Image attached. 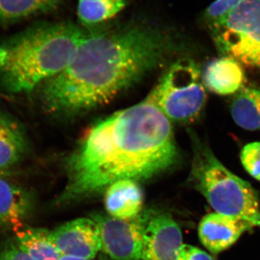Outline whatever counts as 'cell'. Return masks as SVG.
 <instances>
[{"label":"cell","mask_w":260,"mask_h":260,"mask_svg":"<svg viewBox=\"0 0 260 260\" xmlns=\"http://www.w3.org/2000/svg\"><path fill=\"white\" fill-rule=\"evenodd\" d=\"M175 47L170 34L150 24L85 34L68 66L36 90L48 114L75 115L110 102Z\"/></svg>","instance_id":"obj_1"},{"label":"cell","mask_w":260,"mask_h":260,"mask_svg":"<svg viewBox=\"0 0 260 260\" xmlns=\"http://www.w3.org/2000/svg\"><path fill=\"white\" fill-rule=\"evenodd\" d=\"M171 121L145 99L94 124L65 162L68 181L56 203L99 194L122 179L144 180L179 159Z\"/></svg>","instance_id":"obj_2"},{"label":"cell","mask_w":260,"mask_h":260,"mask_svg":"<svg viewBox=\"0 0 260 260\" xmlns=\"http://www.w3.org/2000/svg\"><path fill=\"white\" fill-rule=\"evenodd\" d=\"M85 34L70 23H43L0 44V86L30 93L68 66Z\"/></svg>","instance_id":"obj_3"},{"label":"cell","mask_w":260,"mask_h":260,"mask_svg":"<svg viewBox=\"0 0 260 260\" xmlns=\"http://www.w3.org/2000/svg\"><path fill=\"white\" fill-rule=\"evenodd\" d=\"M193 159L189 181L216 213L242 219L260 229L259 198L249 182L229 171L209 145L192 138Z\"/></svg>","instance_id":"obj_4"},{"label":"cell","mask_w":260,"mask_h":260,"mask_svg":"<svg viewBox=\"0 0 260 260\" xmlns=\"http://www.w3.org/2000/svg\"><path fill=\"white\" fill-rule=\"evenodd\" d=\"M146 100L170 121L187 123L196 119L204 109L207 100L198 65L187 59L174 62L162 75Z\"/></svg>","instance_id":"obj_5"},{"label":"cell","mask_w":260,"mask_h":260,"mask_svg":"<svg viewBox=\"0 0 260 260\" xmlns=\"http://www.w3.org/2000/svg\"><path fill=\"white\" fill-rule=\"evenodd\" d=\"M208 27L222 56L260 70V0H244Z\"/></svg>","instance_id":"obj_6"},{"label":"cell","mask_w":260,"mask_h":260,"mask_svg":"<svg viewBox=\"0 0 260 260\" xmlns=\"http://www.w3.org/2000/svg\"><path fill=\"white\" fill-rule=\"evenodd\" d=\"M150 212L134 218L119 219L109 214L90 215L100 234L102 251L111 260H141L143 235Z\"/></svg>","instance_id":"obj_7"},{"label":"cell","mask_w":260,"mask_h":260,"mask_svg":"<svg viewBox=\"0 0 260 260\" xmlns=\"http://www.w3.org/2000/svg\"><path fill=\"white\" fill-rule=\"evenodd\" d=\"M183 244L180 228L171 215L150 211L143 235L142 260H177Z\"/></svg>","instance_id":"obj_8"},{"label":"cell","mask_w":260,"mask_h":260,"mask_svg":"<svg viewBox=\"0 0 260 260\" xmlns=\"http://www.w3.org/2000/svg\"><path fill=\"white\" fill-rule=\"evenodd\" d=\"M50 234L61 255L92 260L102 248L99 227L91 218L67 222L51 231Z\"/></svg>","instance_id":"obj_9"},{"label":"cell","mask_w":260,"mask_h":260,"mask_svg":"<svg viewBox=\"0 0 260 260\" xmlns=\"http://www.w3.org/2000/svg\"><path fill=\"white\" fill-rule=\"evenodd\" d=\"M0 176V225L16 233L26 226L35 199L28 188Z\"/></svg>","instance_id":"obj_10"},{"label":"cell","mask_w":260,"mask_h":260,"mask_svg":"<svg viewBox=\"0 0 260 260\" xmlns=\"http://www.w3.org/2000/svg\"><path fill=\"white\" fill-rule=\"evenodd\" d=\"M253 225L242 219L216 213L205 215L198 227V235L203 246L213 254L232 246Z\"/></svg>","instance_id":"obj_11"},{"label":"cell","mask_w":260,"mask_h":260,"mask_svg":"<svg viewBox=\"0 0 260 260\" xmlns=\"http://www.w3.org/2000/svg\"><path fill=\"white\" fill-rule=\"evenodd\" d=\"M202 78L210 91L221 95L237 93L245 83L242 64L228 56H222L208 63Z\"/></svg>","instance_id":"obj_12"},{"label":"cell","mask_w":260,"mask_h":260,"mask_svg":"<svg viewBox=\"0 0 260 260\" xmlns=\"http://www.w3.org/2000/svg\"><path fill=\"white\" fill-rule=\"evenodd\" d=\"M104 203L108 214L114 218H134L143 209V191L134 180L115 181L106 189Z\"/></svg>","instance_id":"obj_13"},{"label":"cell","mask_w":260,"mask_h":260,"mask_svg":"<svg viewBox=\"0 0 260 260\" xmlns=\"http://www.w3.org/2000/svg\"><path fill=\"white\" fill-rule=\"evenodd\" d=\"M28 142L18 123L0 114V171L10 172L23 160Z\"/></svg>","instance_id":"obj_14"},{"label":"cell","mask_w":260,"mask_h":260,"mask_svg":"<svg viewBox=\"0 0 260 260\" xmlns=\"http://www.w3.org/2000/svg\"><path fill=\"white\" fill-rule=\"evenodd\" d=\"M231 114L236 124L243 129L260 130V88L240 89L231 104Z\"/></svg>","instance_id":"obj_15"},{"label":"cell","mask_w":260,"mask_h":260,"mask_svg":"<svg viewBox=\"0 0 260 260\" xmlns=\"http://www.w3.org/2000/svg\"><path fill=\"white\" fill-rule=\"evenodd\" d=\"M50 233L47 229L26 225L15 233L14 239L34 260H57L61 254L51 240Z\"/></svg>","instance_id":"obj_16"},{"label":"cell","mask_w":260,"mask_h":260,"mask_svg":"<svg viewBox=\"0 0 260 260\" xmlns=\"http://www.w3.org/2000/svg\"><path fill=\"white\" fill-rule=\"evenodd\" d=\"M59 0H0V23H11L55 8Z\"/></svg>","instance_id":"obj_17"},{"label":"cell","mask_w":260,"mask_h":260,"mask_svg":"<svg viewBox=\"0 0 260 260\" xmlns=\"http://www.w3.org/2000/svg\"><path fill=\"white\" fill-rule=\"evenodd\" d=\"M126 5V0H78V18L84 25H96L115 17Z\"/></svg>","instance_id":"obj_18"},{"label":"cell","mask_w":260,"mask_h":260,"mask_svg":"<svg viewBox=\"0 0 260 260\" xmlns=\"http://www.w3.org/2000/svg\"><path fill=\"white\" fill-rule=\"evenodd\" d=\"M240 158L246 172L260 181V142L246 145L241 151Z\"/></svg>","instance_id":"obj_19"},{"label":"cell","mask_w":260,"mask_h":260,"mask_svg":"<svg viewBox=\"0 0 260 260\" xmlns=\"http://www.w3.org/2000/svg\"><path fill=\"white\" fill-rule=\"evenodd\" d=\"M244 0H216L205 10L203 18L208 25L229 15Z\"/></svg>","instance_id":"obj_20"},{"label":"cell","mask_w":260,"mask_h":260,"mask_svg":"<svg viewBox=\"0 0 260 260\" xmlns=\"http://www.w3.org/2000/svg\"><path fill=\"white\" fill-rule=\"evenodd\" d=\"M0 260H34L19 247L14 239L0 243Z\"/></svg>","instance_id":"obj_21"},{"label":"cell","mask_w":260,"mask_h":260,"mask_svg":"<svg viewBox=\"0 0 260 260\" xmlns=\"http://www.w3.org/2000/svg\"><path fill=\"white\" fill-rule=\"evenodd\" d=\"M177 260H214L213 256H210L205 251L201 250L199 248L189 244H183L179 251Z\"/></svg>","instance_id":"obj_22"},{"label":"cell","mask_w":260,"mask_h":260,"mask_svg":"<svg viewBox=\"0 0 260 260\" xmlns=\"http://www.w3.org/2000/svg\"><path fill=\"white\" fill-rule=\"evenodd\" d=\"M57 260H91L83 259V258L75 257V256L61 255Z\"/></svg>","instance_id":"obj_23"},{"label":"cell","mask_w":260,"mask_h":260,"mask_svg":"<svg viewBox=\"0 0 260 260\" xmlns=\"http://www.w3.org/2000/svg\"><path fill=\"white\" fill-rule=\"evenodd\" d=\"M11 174H13V173H12V172H2V171H0V176L9 177V176L11 175Z\"/></svg>","instance_id":"obj_24"}]
</instances>
